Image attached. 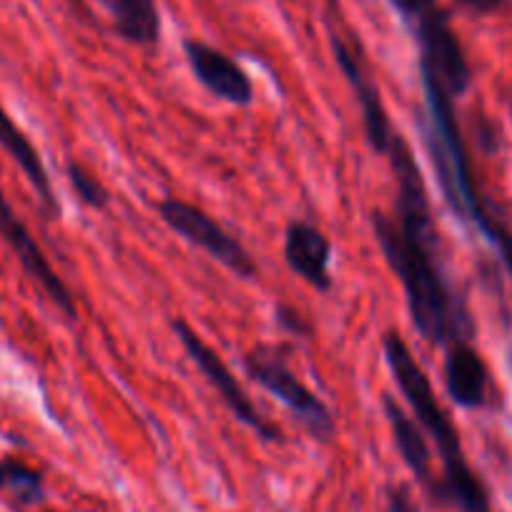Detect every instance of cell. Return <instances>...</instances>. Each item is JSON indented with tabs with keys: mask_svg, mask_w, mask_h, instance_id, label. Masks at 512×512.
I'll return each mask as SVG.
<instances>
[{
	"mask_svg": "<svg viewBox=\"0 0 512 512\" xmlns=\"http://www.w3.org/2000/svg\"><path fill=\"white\" fill-rule=\"evenodd\" d=\"M0 149L6 151V154L16 161L18 169L26 174V179L31 181V186L36 189L38 199H41V204L46 206V211L51 214V219H56L58 211L61 209H58L56 194H53L51 176H48V171H46V166H43L41 156H38L36 146L28 141V136L16 126V121L8 116V111L3 108V103H0Z\"/></svg>",
	"mask_w": 512,
	"mask_h": 512,
	"instance_id": "obj_14",
	"label": "cell"
},
{
	"mask_svg": "<svg viewBox=\"0 0 512 512\" xmlns=\"http://www.w3.org/2000/svg\"><path fill=\"white\" fill-rule=\"evenodd\" d=\"M244 369L264 392L277 397L307 427L314 440H332L334 432H337L332 410L292 372L282 349L259 344L244 357Z\"/></svg>",
	"mask_w": 512,
	"mask_h": 512,
	"instance_id": "obj_4",
	"label": "cell"
},
{
	"mask_svg": "<svg viewBox=\"0 0 512 512\" xmlns=\"http://www.w3.org/2000/svg\"><path fill=\"white\" fill-rule=\"evenodd\" d=\"M284 259L317 292L332 289V241L312 221L294 219L284 234Z\"/></svg>",
	"mask_w": 512,
	"mask_h": 512,
	"instance_id": "obj_12",
	"label": "cell"
},
{
	"mask_svg": "<svg viewBox=\"0 0 512 512\" xmlns=\"http://www.w3.org/2000/svg\"><path fill=\"white\" fill-rule=\"evenodd\" d=\"M445 387L450 400L462 410H482L490 392V372L470 339L447 344Z\"/></svg>",
	"mask_w": 512,
	"mask_h": 512,
	"instance_id": "obj_13",
	"label": "cell"
},
{
	"mask_svg": "<svg viewBox=\"0 0 512 512\" xmlns=\"http://www.w3.org/2000/svg\"><path fill=\"white\" fill-rule=\"evenodd\" d=\"M387 512H420L415 495L407 485H395L387 492Z\"/></svg>",
	"mask_w": 512,
	"mask_h": 512,
	"instance_id": "obj_18",
	"label": "cell"
},
{
	"mask_svg": "<svg viewBox=\"0 0 512 512\" xmlns=\"http://www.w3.org/2000/svg\"><path fill=\"white\" fill-rule=\"evenodd\" d=\"M123 41L154 46L161 38V16L154 0H98Z\"/></svg>",
	"mask_w": 512,
	"mask_h": 512,
	"instance_id": "obj_15",
	"label": "cell"
},
{
	"mask_svg": "<svg viewBox=\"0 0 512 512\" xmlns=\"http://www.w3.org/2000/svg\"><path fill=\"white\" fill-rule=\"evenodd\" d=\"M382 352L395 384L410 405L412 417L420 422L437 447L442 462V505H455L457 512H492L485 485L462 450L460 432L437 402L430 377L415 359L412 349L400 334L387 332L382 337Z\"/></svg>",
	"mask_w": 512,
	"mask_h": 512,
	"instance_id": "obj_3",
	"label": "cell"
},
{
	"mask_svg": "<svg viewBox=\"0 0 512 512\" xmlns=\"http://www.w3.org/2000/svg\"><path fill=\"white\" fill-rule=\"evenodd\" d=\"M397 184L395 214L372 211L374 241L400 279L412 324L425 342L447 347L457 339H470L472 324L462 299L455 297L437 256V231L430 196L410 144L397 134L387 149Z\"/></svg>",
	"mask_w": 512,
	"mask_h": 512,
	"instance_id": "obj_1",
	"label": "cell"
},
{
	"mask_svg": "<svg viewBox=\"0 0 512 512\" xmlns=\"http://www.w3.org/2000/svg\"><path fill=\"white\" fill-rule=\"evenodd\" d=\"M407 23L415 31L417 46H420V71L432 73L450 91L452 98L462 96L470 88L472 71L445 11L432 3Z\"/></svg>",
	"mask_w": 512,
	"mask_h": 512,
	"instance_id": "obj_6",
	"label": "cell"
},
{
	"mask_svg": "<svg viewBox=\"0 0 512 512\" xmlns=\"http://www.w3.org/2000/svg\"><path fill=\"white\" fill-rule=\"evenodd\" d=\"M156 211L174 234H179L196 249L206 251L214 262L229 269L231 274H236L239 279H256L259 269H256L249 251L219 221L211 219L204 209L189 204V201L164 199L156 204Z\"/></svg>",
	"mask_w": 512,
	"mask_h": 512,
	"instance_id": "obj_5",
	"label": "cell"
},
{
	"mask_svg": "<svg viewBox=\"0 0 512 512\" xmlns=\"http://www.w3.org/2000/svg\"><path fill=\"white\" fill-rule=\"evenodd\" d=\"M66 174L81 204H86L88 209H106L108 201H111V194H108V189L96 174H91L86 166H81L73 159L66 161Z\"/></svg>",
	"mask_w": 512,
	"mask_h": 512,
	"instance_id": "obj_17",
	"label": "cell"
},
{
	"mask_svg": "<svg viewBox=\"0 0 512 512\" xmlns=\"http://www.w3.org/2000/svg\"><path fill=\"white\" fill-rule=\"evenodd\" d=\"M382 410L387 417V425L392 430V440H395L397 452H400L402 462L410 467L412 477L417 480V485L425 490V495L432 502H440L442 505V482L440 477L432 470V455L430 445H427V432L422 430L420 422L412 415H407L405 407L397 402V397L384 395L382 397Z\"/></svg>",
	"mask_w": 512,
	"mask_h": 512,
	"instance_id": "obj_11",
	"label": "cell"
},
{
	"mask_svg": "<svg viewBox=\"0 0 512 512\" xmlns=\"http://www.w3.org/2000/svg\"><path fill=\"white\" fill-rule=\"evenodd\" d=\"M390 3L392 8L405 18V21H410V18H415L417 13L425 11L427 6H432V3H437V0H390Z\"/></svg>",
	"mask_w": 512,
	"mask_h": 512,
	"instance_id": "obj_20",
	"label": "cell"
},
{
	"mask_svg": "<svg viewBox=\"0 0 512 512\" xmlns=\"http://www.w3.org/2000/svg\"><path fill=\"white\" fill-rule=\"evenodd\" d=\"M277 322L292 334H309V327L302 322V317L289 307H277Z\"/></svg>",
	"mask_w": 512,
	"mask_h": 512,
	"instance_id": "obj_19",
	"label": "cell"
},
{
	"mask_svg": "<svg viewBox=\"0 0 512 512\" xmlns=\"http://www.w3.org/2000/svg\"><path fill=\"white\" fill-rule=\"evenodd\" d=\"M332 48H334V61H337L339 71L344 73L347 83L352 86L354 98L359 103V111H362V123L364 131H367V141L372 146L374 154H387L392 139H395L400 131H395L390 121V113L384 108L382 96H379L377 83L369 76L367 66H364L362 56H357L354 48H349L342 41V36L332 33Z\"/></svg>",
	"mask_w": 512,
	"mask_h": 512,
	"instance_id": "obj_9",
	"label": "cell"
},
{
	"mask_svg": "<svg viewBox=\"0 0 512 512\" xmlns=\"http://www.w3.org/2000/svg\"><path fill=\"white\" fill-rule=\"evenodd\" d=\"M0 492L16 497L21 505H38L46 497V482L43 475L26 462L0 457Z\"/></svg>",
	"mask_w": 512,
	"mask_h": 512,
	"instance_id": "obj_16",
	"label": "cell"
},
{
	"mask_svg": "<svg viewBox=\"0 0 512 512\" xmlns=\"http://www.w3.org/2000/svg\"><path fill=\"white\" fill-rule=\"evenodd\" d=\"M460 3L462 6L472 8V11H477V13H490L500 6L502 0H460Z\"/></svg>",
	"mask_w": 512,
	"mask_h": 512,
	"instance_id": "obj_21",
	"label": "cell"
},
{
	"mask_svg": "<svg viewBox=\"0 0 512 512\" xmlns=\"http://www.w3.org/2000/svg\"><path fill=\"white\" fill-rule=\"evenodd\" d=\"M184 51L196 81L211 96L231 103V106H251L254 103V83L234 58L201 41H186Z\"/></svg>",
	"mask_w": 512,
	"mask_h": 512,
	"instance_id": "obj_10",
	"label": "cell"
},
{
	"mask_svg": "<svg viewBox=\"0 0 512 512\" xmlns=\"http://www.w3.org/2000/svg\"><path fill=\"white\" fill-rule=\"evenodd\" d=\"M420 78L422 91H425V113L420 116L422 141H425L432 166H435L445 201L455 211L457 219L472 224L480 231L482 239L490 241L512 277V234L497 221V216L490 214L477 191L465 141L460 134V123L455 116V98L432 73L420 71Z\"/></svg>",
	"mask_w": 512,
	"mask_h": 512,
	"instance_id": "obj_2",
	"label": "cell"
},
{
	"mask_svg": "<svg viewBox=\"0 0 512 512\" xmlns=\"http://www.w3.org/2000/svg\"><path fill=\"white\" fill-rule=\"evenodd\" d=\"M0 236L8 241V246L13 249L16 259L21 262L23 272L48 294V299H51L68 319H76L78 307L71 289L61 282V277H58L56 269L51 267V262L46 259V254H43V249L38 246V241L33 239L31 231L23 226V221L18 219V214L13 211V206L8 204L3 189H0Z\"/></svg>",
	"mask_w": 512,
	"mask_h": 512,
	"instance_id": "obj_8",
	"label": "cell"
},
{
	"mask_svg": "<svg viewBox=\"0 0 512 512\" xmlns=\"http://www.w3.org/2000/svg\"><path fill=\"white\" fill-rule=\"evenodd\" d=\"M171 327H174L176 337H179L181 347L186 349V354L191 357V362L199 367V372L204 374V377L209 379L211 387L219 392L221 402L229 407L231 415H234L244 427L254 430L256 435L262 437V440L282 442L284 437H282V432H279V427L269 425V422L259 415V410L254 407V402L249 400V395L244 392V387L239 384V379L234 377V372L226 367L224 359L219 357V352H214V349H211L209 344H206L204 339H201L199 334H196L194 329L184 322V319H174V324H171Z\"/></svg>",
	"mask_w": 512,
	"mask_h": 512,
	"instance_id": "obj_7",
	"label": "cell"
}]
</instances>
